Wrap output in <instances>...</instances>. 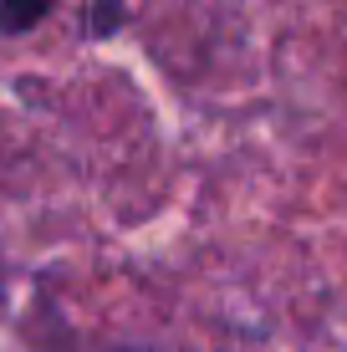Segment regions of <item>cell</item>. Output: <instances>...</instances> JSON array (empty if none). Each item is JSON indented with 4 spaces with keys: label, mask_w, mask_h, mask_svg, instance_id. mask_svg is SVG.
Returning a JSON list of instances; mask_svg holds the SVG:
<instances>
[{
    "label": "cell",
    "mask_w": 347,
    "mask_h": 352,
    "mask_svg": "<svg viewBox=\"0 0 347 352\" xmlns=\"http://www.w3.org/2000/svg\"><path fill=\"white\" fill-rule=\"evenodd\" d=\"M21 342L26 352H153L148 342H128V337H92L62 311V301L46 291V281L36 286L31 311L21 317Z\"/></svg>",
    "instance_id": "obj_1"
},
{
    "label": "cell",
    "mask_w": 347,
    "mask_h": 352,
    "mask_svg": "<svg viewBox=\"0 0 347 352\" xmlns=\"http://www.w3.org/2000/svg\"><path fill=\"white\" fill-rule=\"evenodd\" d=\"M5 281H10V265H5V250H0V317H5Z\"/></svg>",
    "instance_id": "obj_4"
},
{
    "label": "cell",
    "mask_w": 347,
    "mask_h": 352,
    "mask_svg": "<svg viewBox=\"0 0 347 352\" xmlns=\"http://www.w3.org/2000/svg\"><path fill=\"white\" fill-rule=\"evenodd\" d=\"M56 10V0H0V36H26Z\"/></svg>",
    "instance_id": "obj_2"
},
{
    "label": "cell",
    "mask_w": 347,
    "mask_h": 352,
    "mask_svg": "<svg viewBox=\"0 0 347 352\" xmlns=\"http://www.w3.org/2000/svg\"><path fill=\"white\" fill-rule=\"evenodd\" d=\"M117 21H123V0H98V21L87 26V36H107V31H117Z\"/></svg>",
    "instance_id": "obj_3"
}]
</instances>
